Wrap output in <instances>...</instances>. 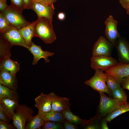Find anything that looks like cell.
<instances>
[{
  "label": "cell",
  "mask_w": 129,
  "mask_h": 129,
  "mask_svg": "<svg viewBox=\"0 0 129 129\" xmlns=\"http://www.w3.org/2000/svg\"><path fill=\"white\" fill-rule=\"evenodd\" d=\"M53 22L44 17H38L34 27V37L41 38L45 43H51L56 38L53 29Z\"/></svg>",
  "instance_id": "1"
},
{
  "label": "cell",
  "mask_w": 129,
  "mask_h": 129,
  "mask_svg": "<svg viewBox=\"0 0 129 129\" xmlns=\"http://www.w3.org/2000/svg\"><path fill=\"white\" fill-rule=\"evenodd\" d=\"M100 100L97 106V114L102 118L127 102H124L107 96L105 93L99 92Z\"/></svg>",
  "instance_id": "2"
},
{
  "label": "cell",
  "mask_w": 129,
  "mask_h": 129,
  "mask_svg": "<svg viewBox=\"0 0 129 129\" xmlns=\"http://www.w3.org/2000/svg\"><path fill=\"white\" fill-rule=\"evenodd\" d=\"M34 112L31 108L25 104L17 105L12 120L17 129H25L27 122L32 116Z\"/></svg>",
  "instance_id": "3"
},
{
  "label": "cell",
  "mask_w": 129,
  "mask_h": 129,
  "mask_svg": "<svg viewBox=\"0 0 129 129\" xmlns=\"http://www.w3.org/2000/svg\"><path fill=\"white\" fill-rule=\"evenodd\" d=\"M107 75L103 71L99 69L95 70L93 76L85 82L86 85L90 87L94 90L99 92H103L113 97L112 92L107 86L106 82Z\"/></svg>",
  "instance_id": "4"
},
{
  "label": "cell",
  "mask_w": 129,
  "mask_h": 129,
  "mask_svg": "<svg viewBox=\"0 0 129 129\" xmlns=\"http://www.w3.org/2000/svg\"><path fill=\"white\" fill-rule=\"evenodd\" d=\"M3 13L11 25L18 30L31 23L27 21L21 13L15 10L11 5Z\"/></svg>",
  "instance_id": "5"
},
{
  "label": "cell",
  "mask_w": 129,
  "mask_h": 129,
  "mask_svg": "<svg viewBox=\"0 0 129 129\" xmlns=\"http://www.w3.org/2000/svg\"><path fill=\"white\" fill-rule=\"evenodd\" d=\"M114 45L104 37L101 36L95 43L92 50V56H111Z\"/></svg>",
  "instance_id": "6"
},
{
  "label": "cell",
  "mask_w": 129,
  "mask_h": 129,
  "mask_svg": "<svg viewBox=\"0 0 129 129\" xmlns=\"http://www.w3.org/2000/svg\"><path fill=\"white\" fill-rule=\"evenodd\" d=\"M0 36L8 41L12 46H22L27 48L25 41L21 36L18 30L12 26H10L0 34Z\"/></svg>",
  "instance_id": "7"
},
{
  "label": "cell",
  "mask_w": 129,
  "mask_h": 129,
  "mask_svg": "<svg viewBox=\"0 0 129 129\" xmlns=\"http://www.w3.org/2000/svg\"><path fill=\"white\" fill-rule=\"evenodd\" d=\"M118 63V61L111 56H92L91 59V66L95 70L100 69L106 71Z\"/></svg>",
  "instance_id": "8"
},
{
  "label": "cell",
  "mask_w": 129,
  "mask_h": 129,
  "mask_svg": "<svg viewBox=\"0 0 129 129\" xmlns=\"http://www.w3.org/2000/svg\"><path fill=\"white\" fill-rule=\"evenodd\" d=\"M105 24L106 38L115 46L117 40L121 36L117 29V22L113 16L110 15L105 21Z\"/></svg>",
  "instance_id": "9"
},
{
  "label": "cell",
  "mask_w": 129,
  "mask_h": 129,
  "mask_svg": "<svg viewBox=\"0 0 129 129\" xmlns=\"http://www.w3.org/2000/svg\"><path fill=\"white\" fill-rule=\"evenodd\" d=\"M30 9L35 12L38 17H44L53 22L55 9L53 3L45 5L32 1Z\"/></svg>",
  "instance_id": "10"
},
{
  "label": "cell",
  "mask_w": 129,
  "mask_h": 129,
  "mask_svg": "<svg viewBox=\"0 0 129 129\" xmlns=\"http://www.w3.org/2000/svg\"><path fill=\"white\" fill-rule=\"evenodd\" d=\"M119 62L129 64V42L121 36L116 40L115 45Z\"/></svg>",
  "instance_id": "11"
},
{
  "label": "cell",
  "mask_w": 129,
  "mask_h": 129,
  "mask_svg": "<svg viewBox=\"0 0 129 129\" xmlns=\"http://www.w3.org/2000/svg\"><path fill=\"white\" fill-rule=\"evenodd\" d=\"M51 98V110L62 113L65 110L70 108L69 99L66 97H59L53 92L49 93Z\"/></svg>",
  "instance_id": "12"
},
{
  "label": "cell",
  "mask_w": 129,
  "mask_h": 129,
  "mask_svg": "<svg viewBox=\"0 0 129 129\" xmlns=\"http://www.w3.org/2000/svg\"><path fill=\"white\" fill-rule=\"evenodd\" d=\"M105 73L114 76L121 82L123 77L129 75V64L118 63L106 71Z\"/></svg>",
  "instance_id": "13"
},
{
  "label": "cell",
  "mask_w": 129,
  "mask_h": 129,
  "mask_svg": "<svg viewBox=\"0 0 129 129\" xmlns=\"http://www.w3.org/2000/svg\"><path fill=\"white\" fill-rule=\"evenodd\" d=\"M27 49L33 56V59L32 63V64L33 65L36 64L38 60L42 58L44 59L45 63H49L50 60L48 57L52 56L55 54L54 53L48 51H43L40 46L37 45L32 42L31 46Z\"/></svg>",
  "instance_id": "14"
},
{
  "label": "cell",
  "mask_w": 129,
  "mask_h": 129,
  "mask_svg": "<svg viewBox=\"0 0 129 129\" xmlns=\"http://www.w3.org/2000/svg\"><path fill=\"white\" fill-rule=\"evenodd\" d=\"M34 106L38 110V112L43 113L51 110L52 100L49 94L42 93L35 99Z\"/></svg>",
  "instance_id": "15"
},
{
  "label": "cell",
  "mask_w": 129,
  "mask_h": 129,
  "mask_svg": "<svg viewBox=\"0 0 129 129\" xmlns=\"http://www.w3.org/2000/svg\"><path fill=\"white\" fill-rule=\"evenodd\" d=\"M18 104V101L15 100L8 98H0V105L6 116L11 120L12 119L15 109Z\"/></svg>",
  "instance_id": "16"
},
{
  "label": "cell",
  "mask_w": 129,
  "mask_h": 129,
  "mask_svg": "<svg viewBox=\"0 0 129 129\" xmlns=\"http://www.w3.org/2000/svg\"><path fill=\"white\" fill-rule=\"evenodd\" d=\"M20 68L19 64L11 60L10 58H6L0 61V71L16 75Z\"/></svg>",
  "instance_id": "17"
},
{
  "label": "cell",
  "mask_w": 129,
  "mask_h": 129,
  "mask_svg": "<svg viewBox=\"0 0 129 129\" xmlns=\"http://www.w3.org/2000/svg\"><path fill=\"white\" fill-rule=\"evenodd\" d=\"M0 84L14 90H16L17 88L18 82L16 75L0 70Z\"/></svg>",
  "instance_id": "18"
},
{
  "label": "cell",
  "mask_w": 129,
  "mask_h": 129,
  "mask_svg": "<svg viewBox=\"0 0 129 129\" xmlns=\"http://www.w3.org/2000/svg\"><path fill=\"white\" fill-rule=\"evenodd\" d=\"M35 22L33 21L30 24L23 27L18 30L21 36L25 41L27 49L31 46L32 42V39L34 37V27Z\"/></svg>",
  "instance_id": "19"
},
{
  "label": "cell",
  "mask_w": 129,
  "mask_h": 129,
  "mask_svg": "<svg viewBox=\"0 0 129 129\" xmlns=\"http://www.w3.org/2000/svg\"><path fill=\"white\" fill-rule=\"evenodd\" d=\"M45 121H51L63 123L65 120L63 116L62 113L51 110L43 112H38L37 114Z\"/></svg>",
  "instance_id": "20"
},
{
  "label": "cell",
  "mask_w": 129,
  "mask_h": 129,
  "mask_svg": "<svg viewBox=\"0 0 129 129\" xmlns=\"http://www.w3.org/2000/svg\"><path fill=\"white\" fill-rule=\"evenodd\" d=\"M102 118L96 114L89 120H86L80 125V128L85 129H101L100 122Z\"/></svg>",
  "instance_id": "21"
},
{
  "label": "cell",
  "mask_w": 129,
  "mask_h": 129,
  "mask_svg": "<svg viewBox=\"0 0 129 129\" xmlns=\"http://www.w3.org/2000/svg\"><path fill=\"white\" fill-rule=\"evenodd\" d=\"M12 46L8 41L0 36V61L6 58H10Z\"/></svg>",
  "instance_id": "22"
},
{
  "label": "cell",
  "mask_w": 129,
  "mask_h": 129,
  "mask_svg": "<svg viewBox=\"0 0 129 129\" xmlns=\"http://www.w3.org/2000/svg\"><path fill=\"white\" fill-rule=\"evenodd\" d=\"M45 122L42 118L37 114L27 120L25 129H41Z\"/></svg>",
  "instance_id": "23"
},
{
  "label": "cell",
  "mask_w": 129,
  "mask_h": 129,
  "mask_svg": "<svg viewBox=\"0 0 129 129\" xmlns=\"http://www.w3.org/2000/svg\"><path fill=\"white\" fill-rule=\"evenodd\" d=\"M62 113L65 120L77 125L81 124L86 120L83 119L79 116L74 114L71 111L70 108L65 110Z\"/></svg>",
  "instance_id": "24"
},
{
  "label": "cell",
  "mask_w": 129,
  "mask_h": 129,
  "mask_svg": "<svg viewBox=\"0 0 129 129\" xmlns=\"http://www.w3.org/2000/svg\"><path fill=\"white\" fill-rule=\"evenodd\" d=\"M129 111V103L128 102L116 108L104 118L108 123L122 114Z\"/></svg>",
  "instance_id": "25"
},
{
  "label": "cell",
  "mask_w": 129,
  "mask_h": 129,
  "mask_svg": "<svg viewBox=\"0 0 129 129\" xmlns=\"http://www.w3.org/2000/svg\"><path fill=\"white\" fill-rule=\"evenodd\" d=\"M8 98L18 101L19 95L16 90L0 84V98Z\"/></svg>",
  "instance_id": "26"
},
{
  "label": "cell",
  "mask_w": 129,
  "mask_h": 129,
  "mask_svg": "<svg viewBox=\"0 0 129 129\" xmlns=\"http://www.w3.org/2000/svg\"><path fill=\"white\" fill-rule=\"evenodd\" d=\"M106 74L107 85L112 92L117 88L121 86V82L115 77L111 75Z\"/></svg>",
  "instance_id": "27"
},
{
  "label": "cell",
  "mask_w": 129,
  "mask_h": 129,
  "mask_svg": "<svg viewBox=\"0 0 129 129\" xmlns=\"http://www.w3.org/2000/svg\"><path fill=\"white\" fill-rule=\"evenodd\" d=\"M113 98L124 102H127V96L123 88L121 86L119 87L112 92Z\"/></svg>",
  "instance_id": "28"
},
{
  "label": "cell",
  "mask_w": 129,
  "mask_h": 129,
  "mask_svg": "<svg viewBox=\"0 0 129 129\" xmlns=\"http://www.w3.org/2000/svg\"><path fill=\"white\" fill-rule=\"evenodd\" d=\"M42 129H64L62 123L56 122H45L42 127Z\"/></svg>",
  "instance_id": "29"
},
{
  "label": "cell",
  "mask_w": 129,
  "mask_h": 129,
  "mask_svg": "<svg viewBox=\"0 0 129 129\" xmlns=\"http://www.w3.org/2000/svg\"><path fill=\"white\" fill-rule=\"evenodd\" d=\"M11 5L15 10L22 13L23 11L26 9L23 0H10Z\"/></svg>",
  "instance_id": "30"
},
{
  "label": "cell",
  "mask_w": 129,
  "mask_h": 129,
  "mask_svg": "<svg viewBox=\"0 0 129 129\" xmlns=\"http://www.w3.org/2000/svg\"><path fill=\"white\" fill-rule=\"evenodd\" d=\"M10 25L4 14L0 13V33L3 32Z\"/></svg>",
  "instance_id": "31"
},
{
  "label": "cell",
  "mask_w": 129,
  "mask_h": 129,
  "mask_svg": "<svg viewBox=\"0 0 129 129\" xmlns=\"http://www.w3.org/2000/svg\"><path fill=\"white\" fill-rule=\"evenodd\" d=\"M65 129H78V125L71 122L65 120L62 123Z\"/></svg>",
  "instance_id": "32"
},
{
  "label": "cell",
  "mask_w": 129,
  "mask_h": 129,
  "mask_svg": "<svg viewBox=\"0 0 129 129\" xmlns=\"http://www.w3.org/2000/svg\"><path fill=\"white\" fill-rule=\"evenodd\" d=\"M121 85L123 89L129 90V75L123 78L121 81Z\"/></svg>",
  "instance_id": "33"
},
{
  "label": "cell",
  "mask_w": 129,
  "mask_h": 129,
  "mask_svg": "<svg viewBox=\"0 0 129 129\" xmlns=\"http://www.w3.org/2000/svg\"><path fill=\"white\" fill-rule=\"evenodd\" d=\"M16 128L14 125L5 122L0 120V129H15Z\"/></svg>",
  "instance_id": "34"
},
{
  "label": "cell",
  "mask_w": 129,
  "mask_h": 129,
  "mask_svg": "<svg viewBox=\"0 0 129 129\" xmlns=\"http://www.w3.org/2000/svg\"><path fill=\"white\" fill-rule=\"evenodd\" d=\"M0 119L5 122L9 123L11 120L9 119L4 112L1 106L0 105Z\"/></svg>",
  "instance_id": "35"
},
{
  "label": "cell",
  "mask_w": 129,
  "mask_h": 129,
  "mask_svg": "<svg viewBox=\"0 0 129 129\" xmlns=\"http://www.w3.org/2000/svg\"><path fill=\"white\" fill-rule=\"evenodd\" d=\"M9 5L7 4L6 1H0V12H3L8 8Z\"/></svg>",
  "instance_id": "36"
},
{
  "label": "cell",
  "mask_w": 129,
  "mask_h": 129,
  "mask_svg": "<svg viewBox=\"0 0 129 129\" xmlns=\"http://www.w3.org/2000/svg\"><path fill=\"white\" fill-rule=\"evenodd\" d=\"M123 7L126 10L129 9V0H118Z\"/></svg>",
  "instance_id": "37"
},
{
  "label": "cell",
  "mask_w": 129,
  "mask_h": 129,
  "mask_svg": "<svg viewBox=\"0 0 129 129\" xmlns=\"http://www.w3.org/2000/svg\"><path fill=\"white\" fill-rule=\"evenodd\" d=\"M108 123V122L104 118H102L100 122L101 129H109L107 125V124Z\"/></svg>",
  "instance_id": "38"
},
{
  "label": "cell",
  "mask_w": 129,
  "mask_h": 129,
  "mask_svg": "<svg viewBox=\"0 0 129 129\" xmlns=\"http://www.w3.org/2000/svg\"><path fill=\"white\" fill-rule=\"evenodd\" d=\"M26 9H30L32 3V0H23Z\"/></svg>",
  "instance_id": "39"
},
{
  "label": "cell",
  "mask_w": 129,
  "mask_h": 129,
  "mask_svg": "<svg viewBox=\"0 0 129 129\" xmlns=\"http://www.w3.org/2000/svg\"><path fill=\"white\" fill-rule=\"evenodd\" d=\"M32 1L39 2L45 5H48L50 4L48 0H32Z\"/></svg>",
  "instance_id": "40"
},
{
  "label": "cell",
  "mask_w": 129,
  "mask_h": 129,
  "mask_svg": "<svg viewBox=\"0 0 129 129\" xmlns=\"http://www.w3.org/2000/svg\"><path fill=\"white\" fill-rule=\"evenodd\" d=\"M58 19L60 20H63L65 18V14L63 12H60L58 14Z\"/></svg>",
  "instance_id": "41"
},
{
  "label": "cell",
  "mask_w": 129,
  "mask_h": 129,
  "mask_svg": "<svg viewBox=\"0 0 129 129\" xmlns=\"http://www.w3.org/2000/svg\"><path fill=\"white\" fill-rule=\"evenodd\" d=\"M50 3H53L55 2L57 0H48Z\"/></svg>",
  "instance_id": "42"
},
{
  "label": "cell",
  "mask_w": 129,
  "mask_h": 129,
  "mask_svg": "<svg viewBox=\"0 0 129 129\" xmlns=\"http://www.w3.org/2000/svg\"><path fill=\"white\" fill-rule=\"evenodd\" d=\"M126 11V13H127V14L128 15H129V11L127 10V11Z\"/></svg>",
  "instance_id": "43"
},
{
  "label": "cell",
  "mask_w": 129,
  "mask_h": 129,
  "mask_svg": "<svg viewBox=\"0 0 129 129\" xmlns=\"http://www.w3.org/2000/svg\"><path fill=\"white\" fill-rule=\"evenodd\" d=\"M0 1H6V0H0Z\"/></svg>",
  "instance_id": "44"
},
{
  "label": "cell",
  "mask_w": 129,
  "mask_h": 129,
  "mask_svg": "<svg viewBox=\"0 0 129 129\" xmlns=\"http://www.w3.org/2000/svg\"><path fill=\"white\" fill-rule=\"evenodd\" d=\"M126 11H127V10H128V11H129V9H127L126 10Z\"/></svg>",
  "instance_id": "45"
}]
</instances>
